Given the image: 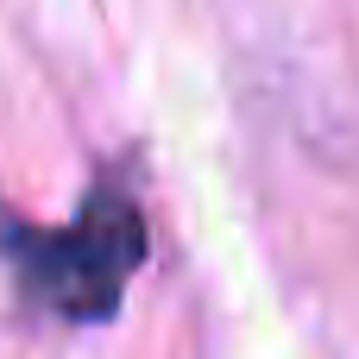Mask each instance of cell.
<instances>
[{"label":"cell","instance_id":"obj_1","mask_svg":"<svg viewBox=\"0 0 359 359\" xmlns=\"http://www.w3.org/2000/svg\"><path fill=\"white\" fill-rule=\"evenodd\" d=\"M0 252L19 259V278L32 290H44L50 309L76 316V322H95V316H114L120 290H126V271L145 259V227H139V208L114 189H101L76 227L63 233H0Z\"/></svg>","mask_w":359,"mask_h":359}]
</instances>
